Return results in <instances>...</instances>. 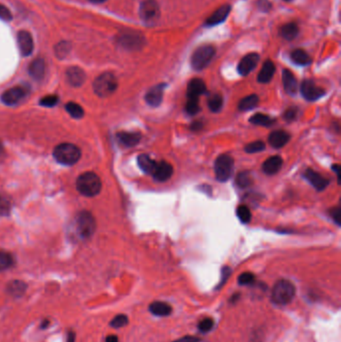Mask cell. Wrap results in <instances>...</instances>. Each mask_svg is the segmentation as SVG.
<instances>
[{"instance_id":"cell-1","label":"cell","mask_w":341,"mask_h":342,"mask_svg":"<svg viewBox=\"0 0 341 342\" xmlns=\"http://www.w3.org/2000/svg\"><path fill=\"white\" fill-rule=\"evenodd\" d=\"M102 183L99 176L94 172H84L78 176L76 188L80 194L87 197L96 196L101 190Z\"/></svg>"},{"instance_id":"cell-2","label":"cell","mask_w":341,"mask_h":342,"mask_svg":"<svg viewBox=\"0 0 341 342\" xmlns=\"http://www.w3.org/2000/svg\"><path fill=\"white\" fill-rule=\"evenodd\" d=\"M295 296V286L287 279H281L273 286L271 300L276 305H287Z\"/></svg>"},{"instance_id":"cell-3","label":"cell","mask_w":341,"mask_h":342,"mask_svg":"<svg viewBox=\"0 0 341 342\" xmlns=\"http://www.w3.org/2000/svg\"><path fill=\"white\" fill-rule=\"evenodd\" d=\"M53 157L60 164L73 165L81 157V151L75 144L61 143L53 151Z\"/></svg>"},{"instance_id":"cell-4","label":"cell","mask_w":341,"mask_h":342,"mask_svg":"<svg viewBox=\"0 0 341 342\" xmlns=\"http://www.w3.org/2000/svg\"><path fill=\"white\" fill-rule=\"evenodd\" d=\"M118 86V81L115 75L111 72H104L96 77L93 82V90L95 94L102 98L114 93Z\"/></svg>"},{"instance_id":"cell-5","label":"cell","mask_w":341,"mask_h":342,"mask_svg":"<svg viewBox=\"0 0 341 342\" xmlns=\"http://www.w3.org/2000/svg\"><path fill=\"white\" fill-rule=\"evenodd\" d=\"M77 234L83 239L91 237L96 230V221L91 212L87 210L80 211L75 218Z\"/></svg>"},{"instance_id":"cell-6","label":"cell","mask_w":341,"mask_h":342,"mask_svg":"<svg viewBox=\"0 0 341 342\" xmlns=\"http://www.w3.org/2000/svg\"><path fill=\"white\" fill-rule=\"evenodd\" d=\"M215 55V48L211 45H203L198 47L193 52L191 57V65L194 70H202L208 66V64Z\"/></svg>"},{"instance_id":"cell-7","label":"cell","mask_w":341,"mask_h":342,"mask_svg":"<svg viewBox=\"0 0 341 342\" xmlns=\"http://www.w3.org/2000/svg\"><path fill=\"white\" fill-rule=\"evenodd\" d=\"M234 167L233 158L228 154L219 155L214 163V172L216 179L220 182H226L229 180Z\"/></svg>"},{"instance_id":"cell-8","label":"cell","mask_w":341,"mask_h":342,"mask_svg":"<svg viewBox=\"0 0 341 342\" xmlns=\"http://www.w3.org/2000/svg\"><path fill=\"white\" fill-rule=\"evenodd\" d=\"M117 43L127 50H138L143 46L144 38L136 31H124L117 36Z\"/></svg>"},{"instance_id":"cell-9","label":"cell","mask_w":341,"mask_h":342,"mask_svg":"<svg viewBox=\"0 0 341 342\" xmlns=\"http://www.w3.org/2000/svg\"><path fill=\"white\" fill-rule=\"evenodd\" d=\"M29 92V87L25 85H18L11 87L5 90L1 95V101L5 105L13 106L19 103L23 98L27 96Z\"/></svg>"},{"instance_id":"cell-10","label":"cell","mask_w":341,"mask_h":342,"mask_svg":"<svg viewBox=\"0 0 341 342\" xmlns=\"http://www.w3.org/2000/svg\"><path fill=\"white\" fill-rule=\"evenodd\" d=\"M300 91L302 96L308 101L318 100L325 94V90L317 86L311 80H304L301 83Z\"/></svg>"},{"instance_id":"cell-11","label":"cell","mask_w":341,"mask_h":342,"mask_svg":"<svg viewBox=\"0 0 341 342\" xmlns=\"http://www.w3.org/2000/svg\"><path fill=\"white\" fill-rule=\"evenodd\" d=\"M140 17L145 22H151L159 16V7L154 0H145L140 5Z\"/></svg>"},{"instance_id":"cell-12","label":"cell","mask_w":341,"mask_h":342,"mask_svg":"<svg viewBox=\"0 0 341 342\" xmlns=\"http://www.w3.org/2000/svg\"><path fill=\"white\" fill-rule=\"evenodd\" d=\"M17 43L22 56H29L33 52L34 41L31 33L27 30H20L17 33Z\"/></svg>"},{"instance_id":"cell-13","label":"cell","mask_w":341,"mask_h":342,"mask_svg":"<svg viewBox=\"0 0 341 342\" xmlns=\"http://www.w3.org/2000/svg\"><path fill=\"white\" fill-rule=\"evenodd\" d=\"M165 84H157L151 87L145 95V101L152 107H158L163 100Z\"/></svg>"},{"instance_id":"cell-14","label":"cell","mask_w":341,"mask_h":342,"mask_svg":"<svg viewBox=\"0 0 341 342\" xmlns=\"http://www.w3.org/2000/svg\"><path fill=\"white\" fill-rule=\"evenodd\" d=\"M67 82L73 87H79L83 85L86 80V74L82 68L78 66H70L67 68L66 72Z\"/></svg>"},{"instance_id":"cell-15","label":"cell","mask_w":341,"mask_h":342,"mask_svg":"<svg viewBox=\"0 0 341 342\" xmlns=\"http://www.w3.org/2000/svg\"><path fill=\"white\" fill-rule=\"evenodd\" d=\"M259 62V55L257 53H250L243 57L239 64L237 70L240 75L246 76L248 75L256 66Z\"/></svg>"},{"instance_id":"cell-16","label":"cell","mask_w":341,"mask_h":342,"mask_svg":"<svg viewBox=\"0 0 341 342\" xmlns=\"http://www.w3.org/2000/svg\"><path fill=\"white\" fill-rule=\"evenodd\" d=\"M303 176L306 180L318 191L324 190L329 184V180L327 178L323 177L322 175H320L319 173L315 172L312 169H306Z\"/></svg>"},{"instance_id":"cell-17","label":"cell","mask_w":341,"mask_h":342,"mask_svg":"<svg viewBox=\"0 0 341 342\" xmlns=\"http://www.w3.org/2000/svg\"><path fill=\"white\" fill-rule=\"evenodd\" d=\"M173 174V167L170 163L166 161H160L157 162L156 168L152 174L155 180L159 182H164L172 176Z\"/></svg>"},{"instance_id":"cell-18","label":"cell","mask_w":341,"mask_h":342,"mask_svg":"<svg viewBox=\"0 0 341 342\" xmlns=\"http://www.w3.org/2000/svg\"><path fill=\"white\" fill-rule=\"evenodd\" d=\"M206 91V85L202 79L193 78L189 81L187 86V98L199 99V96Z\"/></svg>"},{"instance_id":"cell-19","label":"cell","mask_w":341,"mask_h":342,"mask_svg":"<svg viewBox=\"0 0 341 342\" xmlns=\"http://www.w3.org/2000/svg\"><path fill=\"white\" fill-rule=\"evenodd\" d=\"M290 140V134L284 130H276L269 134L268 136V142L270 146H272L273 148L279 149L282 148L284 145L288 143Z\"/></svg>"},{"instance_id":"cell-20","label":"cell","mask_w":341,"mask_h":342,"mask_svg":"<svg viewBox=\"0 0 341 342\" xmlns=\"http://www.w3.org/2000/svg\"><path fill=\"white\" fill-rule=\"evenodd\" d=\"M283 165V159L279 155H274L267 158L262 165V170L267 175L278 173Z\"/></svg>"},{"instance_id":"cell-21","label":"cell","mask_w":341,"mask_h":342,"mask_svg":"<svg viewBox=\"0 0 341 342\" xmlns=\"http://www.w3.org/2000/svg\"><path fill=\"white\" fill-rule=\"evenodd\" d=\"M282 82L286 93L290 95H295L298 88V83L295 76L290 70L284 69L282 71Z\"/></svg>"},{"instance_id":"cell-22","label":"cell","mask_w":341,"mask_h":342,"mask_svg":"<svg viewBox=\"0 0 341 342\" xmlns=\"http://www.w3.org/2000/svg\"><path fill=\"white\" fill-rule=\"evenodd\" d=\"M119 143L125 147H133L141 140V134L138 132H119L116 135Z\"/></svg>"},{"instance_id":"cell-23","label":"cell","mask_w":341,"mask_h":342,"mask_svg":"<svg viewBox=\"0 0 341 342\" xmlns=\"http://www.w3.org/2000/svg\"><path fill=\"white\" fill-rule=\"evenodd\" d=\"M28 73L34 80H41L45 74V61L42 58L34 59L29 65Z\"/></svg>"},{"instance_id":"cell-24","label":"cell","mask_w":341,"mask_h":342,"mask_svg":"<svg viewBox=\"0 0 341 342\" xmlns=\"http://www.w3.org/2000/svg\"><path fill=\"white\" fill-rule=\"evenodd\" d=\"M27 284L21 280H12L6 285V292L14 298H19L25 294Z\"/></svg>"},{"instance_id":"cell-25","label":"cell","mask_w":341,"mask_h":342,"mask_svg":"<svg viewBox=\"0 0 341 342\" xmlns=\"http://www.w3.org/2000/svg\"><path fill=\"white\" fill-rule=\"evenodd\" d=\"M275 73V65L271 60H266L263 65L260 72L258 73L257 80L259 83H268L271 81L273 75Z\"/></svg>"},{"instance_id":"cell-26","label":"cell","mask_w":341,"mask_h":342,"mask_svg":"<svg viewBox=\"0 0 341 342\" xmlns=\"http://www.w3.org/2000/svg\"><path fill=\"white\" fill-rule=\"evenodd\" d=\"M229 12H230L229 5H223V6L219 7L215 12L211 14L210 17L206 20V24L209 26H213V25H216V24L223 22L227 18V16H228Z\"/></svg>"},{"instance_id":"cell-27","label":"cell","mask_w":341,"mask_h":342,"mask_svg":"<svg viewBox=\"0 0 341 342\" xmlns=\"http://www.w3.org/2000/svg\"><path fill=\"white\" fill-rule=\"evenodd\" d=\"M137 163L139 168L146 174L152 175L156 165H157V161H155L154 159H152L149 155L147 154H140L137 157Z\"/></svg>"},{"instance_id":"cell-28","label":"cell","mask_w":341,"mask_h":342,"mask_svg":"<svg viewBox=\"0 0 341 342\" xmlns=\"http://www.w3.org/2000/svg\"><path fill=\"white\" fill-rule=\"evenodd\" d=\"M149 311L155 316L164 317V316H168L172 313V307H171V305H169L166 302L155 301L150 304Z\"/></svg>"},{"instance_id":"cell-29","label":"cell","mask_w":341,"mask_h":342,"mask_svg":"<svg viewBox=\"0 0 341 342\" xmlns=\"http://www.w3.org/2000/svg\"><path fill=\"white\" fill-rule=\"evenodd\" d=\"M259 103V97L256 94L248 95L242 98L238 103V109L240 111H249L255 108Z\"/></svg>"},{"instance_id":"cell-30","label":"cell","mask_w":341,"mask_h":342,"mask_svg":"<svg viewBox=\"0 0 341 342\" xmlns=\"http://www.w3.org/2000/svg\"><path fill=\"white\" fill-rule=\"evenodd\" d=\"M298 32L299 28L294 22L284 24L280 29L281 36L286 40H293L298 35Z\"/></svg>"},{"instance_id":"cell-31","label":"cell","mask_w":341,"mask_h":342,"mask_svg":"<svg viewBox=\"0 0 341 342\" xmlns=\"http://www.w3.org/2000/svg\"><path fill=\"white\" fill-rule=\"evenodd\" d=\"M249 122L254 125L268 127V126H271L275 122V119L266 115V114L256 113V114H254L253 116H251L249 118Z\"/></svg>"},{"instance_id":"cell-32","label":"cell","mask_w":341,"mask_h":342,"mask_svg":"<svg viewBox=\"0 0 341 342\" xmlns=\"http://www.w3.org/2000/svg\"><path fill=\"white\" fill-rule=\"evenodd\" d=\"M291 59L292 61H294L298 65H308L311 62V58L306 51L303 49H295L294 51H292L291 53Z\"/></svg>"},{"instance_id":"cell-33","label":"cell","mask_w":341,"mask_h":342,"mask_svg":"<svg viewBox=\"0 0 341 342\" xmlns=\"http://www.w3.org/2000/svg\"><path fill=\"white\" fill-rule=\"evenodd\" d=\"M71 50V44L68 41H60L54 47L55 56L59 59L65 58Z\"/></svg>"},{"instance_id":"cell-34","label":"cell","mask_w":341,"mask_h":342,"mask_svg":"<svg viewBox=\"0 0 341 342\" xmlns=\"http://www.w3.org/2000/svg\"><path fill=\"white\" fill-rule=\"evenodd\" d=\"M14 264L13 256L4 250H0V272L9 269Z\"/></svg>"},{"instance_id":"cell-35","label":"cell","mask_w":341,"mask_h":342,"mask_svg":"<svg viewBox=\"0 0 341 342\" xmlns=\"http://www.w3.org/2000/svg\"><path fill=\"white\" fill-rule=\"evenodd\" d=\"M65 109L69 113V115L73 118H82L84 115L83 108L75 102H68L65 105Z\"/></svg>"},{"instance_id":"cell-36","label":"cell","mask_w":341,"mask_h":342,"mask_svg":"<svg viewBox=\"0 0 341 342\" xmlns=\"http://www.w3.org/2000/svg\"><path fill=\"white\" fill-rule=\"evenodd\" d=\"M223 106V98L219 94H213L209 97L208 99V107L212 112H219Z\"/></svg>"},{"instance_id":"cell-37","label":"cell","mask_w":341,"mask_h":342,"mask_svg":"<svg viewBox=\"0 0 341 342\" xmlns=\"http://www.w3.org/2000/svg\"><path fill=\"white\" fill-rule=\"evenodd\" d=\"M236 184L240 188H246L252 184V177L249 172L243 171L240 172L236 177Z\"/></svg>"},{"instance_id":"cell-38","label":"cell","mask_w":341,"mask_h":342,"mask_svg":"<svg viewBox=\"0 0 341 342\" xmlns=\"http://www.w3.org/2000/svg\"><path fill=\"white\" fill-rule=\"evenodd\" d=\"M236 214L241 222L248 223L251 220L250 209L246 205H240L236 209Z\"/></svg>"},{"instance_id":"cell-39","label":"cell","mask_w":341,"mask_h":342,"mask_svg":"<svg viewBox=\"0 0 341 342\" xmlns=\"http://www.w3.org/2000/svg\"><path fill=\"white\" fill-rule=\"evenodd\" d=\"M185 109H186V112L189 114V115H195V114H197L200 111L199 99L187 98Z\"/></svg>"},{"instance_id":"cell-40","label":"cell","mask_w":341,"mask_h":342,"mask_svg":"<svg viewBox=\"0 0 341 342\" xmlns=\"http://www.w3.org/2000/svg\"><path fill=\"white\" fill-rule=\"evenodd\" d=\"M264 149H265V144L260 140L248 143L247 145H245V147H244V150L247 153H257V152L263 151Z\"/></svg>"},{"instance_id":"cell-41","label":"cell","mask_w":341,"mask_h":342,"mask_svg":"<svg viewBox=\"0 0 341 342\" xmlns=\"http://www.w3.org/2000/svg\"><path fill=\"white\" fill-rule=\"evenodd\" d=\"M128 324V317L125 314H118L110 321V326L112 328H121Z\"/></svg>"},{"instance_id":"cell-42","label":"cell","mask_w":341,"mask_h":342,"mask_svg":"<svg viewBox=\"0 0 341 342\" xmlns=\"http://www.w3.org/2000/svg\"><path fill=\"white\" fill-rule=\"evenodd\" d=\"M11 203L3 195H0V216H7L10 213Z\"/></svg>"},{"instance_id":"cell-43","label":"cell","mask_w":341,"mask_h":342,"mask_svg":"<svg viewBox=\"0 0 341 342\" xmlns=\"http://www.w3.org/2000/svg\"><path fill=\"white\" fill-rule=\"evenodd\" d=\"M213 326H214V321L212 318H209V317L202 319L198 323V329L202 333H207V332L211 331L212 330Z\"/></svg>"},{"instance_id":"cell-44","label":"cell","mask_w":341,"mask_h":342,"mask_svg":"<svg viewBox=\"0 0 341 342\" xmlns=\"http://www.w3.org/2000/svg\"><path fill=\"white\" fill-rule=\"evenodd\" d=\"M39 103L44 107H53L58 103V96L55 94L46 95L42 97Z\"/></svg>"},{"instance_id":"cell-45","label":"cell","mask_w":341,"mask_h":342,"mask_svg":"<svg viewBox=\"0 0 341 342\" xmlns=\"http://www.w3.org/2000/svg\"><path fill=\"white\" fill-rule=\"evenodd\" d=\"M255 280V276L251 272H244L239 275L238 277V283L240 285H249L253 283Z\"/></svg>"},{"instance_id":"cell-46","label":"cell","mask_w":341,"mask_h":342,"mask_svg":"<svg viewBox=\"0 0 341 342\" xmlns=\"http://www.w3.org/2000/svg\"><path fill=\"white\" fill-rule=\"evenodd\" d=\"M298 110L295 107H290L283 113V118L287 121H293L296 119Z\"/></svg>"},{"instance_id":"cell-47","label":"cell","mask_w":341,"mask_h":342,"mask_svg":"<svg viewBox=\"0 0 341 342\" xmlns=\"http://www.w3.org/2000/svg\"><path fill=\"white\" fill-rule=\"evenodd\" d=\"M0 19L4 21L12 20V13L11 11L3 4L0 3Z\"/></svg>"},{"instance_id":"cell-48","label":"cell","mask_w":341,"mask_h":342,"mask_svg":"<svg viewBox=\"0 0 341 342\" xmlns=\"http://www.w3.org/2000/svg\"><path fill=\"white\" fill-rule=\"evenodd\" d=\"M221 280H220V283L218 284V286H217V288H220L226 281H227V279H228L229 278V276H230V274H231V269L229 268V267H227V266H225V267H223V269H222V271H221Z\"/></svg>"},{"instance_id":"cell-49","label":"cell","mask_w":341,"mask_h":342,"mask_svg":"<svg viewBox=\"0 0 341 342\" xmlns=\"http://www.w3.org/2000/svg\"><path fill=\"white\" fill-rule=\"evenodd\" d=\"M329 213L331 215V217L333 218V220L336 222L337 225H340V208L339 207H334L333 209H331L329 211Z\"/></svg>"},{"instance_id":"cell-50","label":"cell","mask_w":341,"mask_h":342,"mask_svg":"<svg viewBox=\"0 0 341 342\" xmlns=\"http://www.w3.org/2000/svg\"><path fill=\"white\" fill-rule=\"evenodd\" d=\"M200 339L197 338V337H194V336H184L182 338H179V339H177L175 340L174 342H199Z\"/></svg>"},{"instance_id":"cell-51","label":"cell","mask_w":341,"mask_h":342,"mask_svg":"<svg viewBox=\"0 0 341 342\" xmlns=\"http://www.w3.org/2000/svg\"><path fill=\"white\" fill-rule=\"evenodd\" d=\"M202 128H203V123H201L200 121L193 122L190 126V129L192 130V131H199V130H201Z\"/></svg>"},{"instance_id":"cell-52","label":"cell","mask_w":341,"mask_h":342,"mask_svg":"<svg viewBox=\"0 0 341 342\" xmlns=\"http://www.w3.org/2000/svg\"><path fill=\"white\" fill-rule=\"evenodd\" d=\"M105 342H119V340H118V337L116 335L111 334V335H108L106 337Z\"/></svg>"},{"instance_id":"cell-53","label":"cell","mask_w":341,"mask_h":342,"mask_svg":"<svg viewBox=\"0 0 341 342\" xmlns=\"http://www.w3.org/2000/svg\"><path fill=\"white\" fill-rule=\"evenodd\" d=\"M332 170L336 173V175H337V180H338V182H339V179H340V165L339 164H334L333 166H332Z\"/></svg>"},{"instance_id":"cell-54","label":"cell","mask_w":341,"mask_h":342,"mask_svg":"<svg viewBox=\"0 0 341 342\" xmlns=\"http://www.w3.org/2000/svg\"><path fill=\"white\" fill-rule=\"evenodd\" d=\"M74 341H75V334L73 332H69L66 342H74Z\"/></svg>"},{"instance_id":"cell-55","label":"cell","mask_w":341,"mask_h":342,"mask_svg":"<svg viewBox=\"0 0 341 342\" xmlns=\"http://www.w3.org/2000/svg\"><path fill=\"white\" fill-rule=\"evenodd\" d=\"M88 1H89V2H91V3L99 4V3H103V2H105L106 0H88Z\"/></svg>"},{"instance_id":"cell-56","label":"cell","mask_w":341,"mask_h":342,"mask_svg":"<svg viewBox=\"0 0 341 342\" xmlns=\"http://www.w3.org/2000/svg\"><path fill=\"white\" fill-rule=\"evenodd\" d=\"M3 153H4L3 146H2V144H1V143H0V159H1V157L3 156Z\"/></svg>"},{"instance_id":"cell-57","label":"cell","mask_w":341,"mask_h":342,"mask_svg":"<svg viewBox=\"0 0 341 342\" xmlns=\"http://www.w3.org/2000/svg\"><path fill=\"white\" fill-rule=\"evenodd\" d=\"M239 298V293H237V294H234L233 296H232V298H231V301L232 302H234L236 299H238Z\"/></svg>"},{"instance_id":"cell-58","label":"cell","mask_w":341,"mask_h":342,"mask_svg":"<svg viewBox=\"0 0 341 342\" xmlns=\"http://www.w3.org/2000/svg\"><path fill=\"white\" fill-rule=\"evenodd\" d=\"M286 1H288V0H286Z\"/></svg>"}]
</instances>
